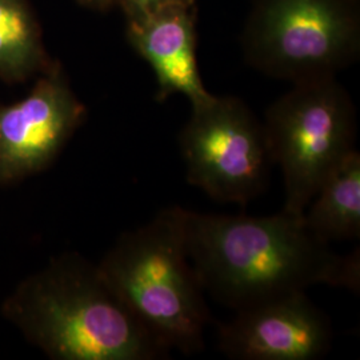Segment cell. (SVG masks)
<instances>
[{
    "mask_svg": "<svg viewBox=\"0 0 360 360\" xmlns=\"http://www.w3.org/2000/svg\"><path fill=\"white\" fill-rule=\"evenodd\" d=\"M186 233L203 291L235 311L318 284L359 292V250L335 252L304 226L303 215L284 210L270 217L187 210Z\"/></svg>",
    "mask_w": 360,
    "mask_h": 360,
    "instance_id": "6da1fadb",
    "label": "cell"
},
{
    "mask_svg": "<svg viewBox=\"0 0 360 360\" xmlns=\"http://www.w3.org/2000/svg\"><path fill=\"white\" fill-rule=\"evenodd\" d=\"M11 315L53 359L160 360L163 347L99 270L77 257L53 263L11 303Z\"/></svg>",
    "mask_w": 360,
    "mask_h": 360,
    "instance_id": "7a4b0ae2",
    "label": "cell"
},
{
    "mask_svg": "<svg viewBox=\"0 0 360 360\" xmlns=\"http://www.w3.org/2000/svg\"><path fill=\"white\" fill-rule=\"evenodd\" d=\"M186 217L179 206L162 210L123 235L99 270L163 347L193 355L205 348L211 315L188 257Z\"/></svg>",
    "mask_w": 360,
    "mask_h": 360,
    "instance_id": "3957f363",
    "label": "cell"
},
{
    "mask_svg": "<svg viewBox=\"0 0 360 360\" xmlns=\"http://www.w3.org/2000/svg\"><path fill=\"white\" fill-rule=\"evenodd\" d=\"M263 129L271 160L283 172V210L303 215L324 180L355 151L352 101L335 77L295 83L271 104Z\"/></svg>",
    "mask_w": 360,
    "mask_h": 360,
    "instance_id": "277c9868",
    "label": "cell"
},
{
    "mask_svg": "<svg viewBox=\"0 0 360 360\" xmlns=\"http://www.w3.org/2000/svg\"><path fill=\"white\" fill-rule=\"evenodd\" d=\"M242 41L248 65L267 77H335L359 55L358 0H254Z\"/></svg>",
    "mask_w": 360,
    "mask_h": 360,
    "instance_id": "5b68a950",
    "label": "cell"
},
{
    "mask_svg": "<svg viewBox=\"0 0 360 360\" xmlns=\"http://www.w3.org/2000/svg\"><path fill=\"white\" fill-rule=\"evenodd\" d=\"M179 144L188 183L210 198L245 206L263 193L274 163L263 123L240 99L193 105Z\"/></svg>",
    "mask_w": 360,
    "mask_h": 360,
    "instance_id": "8992f818",
    "label": "cell"
},
{
    "mask_svg": "<svg viewBox=\"0 0 360 360\" xmlns=\"http://www.w3.org/2000/svg\"><path fill=\"white\" fill-rule=\"evenodd\" d=\"M333 326L306 292L238 309L219 326L218 346L235 360H315L333 345Z\"/></svg>",
    "mask_w": 360,
    "mask_h": 360,
    "instance_id": "52a82bcc",
    "label": "cell"
},
{
    "mask_svg": "<svg viewBox=\"0 0 360 360\" xmlns=\"http://www.w3.org/2000/svg\"><path fill=\"white\" fill-rule=\"evenodd\" d=\"M84 112L58 75L40 80L18 103L0 108V186L50 165Z\"/></svg>",
    "mask_w": 360,
    "mask_h": 360,
    "instance_id": "ba28073f",
    "label": "cell"
},
{
    "mask_svg": "<svg viewBox=\"0 0 360 360\" xmlns=\"http://www.w3.org/2000/svg\"><path fill=\"white\" fill-rule=\"evenodd\" d=\"M134 49L154 70L158 101L181 94L193 105L212 98L202 82L190 6L176 4L142 19L129 20Z\"/></svg>",
    "mask_w": 360,
    "mask_h": 360,
    "instance_id": "9c48e42d",
    "label": "cell"
},
{
    "mask_svg": "<svg viewBox=\"0 0 360 360\" xmlns=\"http://www.w3.org/2000/svg\"><path fill=\"white\" fill-rule=\"evenodd\" d=\"M304 226L323 242L360 236V154L355 150L324 180L303 212Z\"/></svg>",
    "mask_w": 360,
    "mask_h": 360,
    "instance_id": "30bf717a",
    "label": "cell"
},
{
    "mask_svg": "<svg viewBox=\"0 0 360 360\" xmlns=\"http://www.w3.org/2000/svg\"><path fill=\"white\" fill-rule=\"evenodd\" d=\"M41 59L38 31L20 0H0V75L20 80Z\"/></svg>",
    "mask_w": 360,
    "mask_h": 360,
    "instance_id": "8fae6325",
    "label": "cell"
},
{
    "mask_svg": "<svg viewBox=\"0 0 360 360\" xmlns=\"http://www.w3.org/2000/svg\"><path fill=\"white\" fill-rule=\"evenodd\" d=\"M122 3L129 13V20H136L167 8L169 6H191L193 0H122Z\"/></svg>",
    "mask_w": 360,
    "mask_h": 360,
    "instance_id": "7c38bea8",
    "label": "cell"
},
{
    "mask_svg": "<svg viewBox=\"0 0 360 360\" xmlns=\"http://www.w3.org/2000/svg\"><path fill=\"white\" fill-rule=\"evenodd\" d=\"M83 1L84 4L91 6V7H96V8H104L107 7L108 4H111L114 0H80Z\"/></svg>",
    "mask_w": 360,
    "mask_h": 360,
    "instance_id": "4fadbf2b",
    "label": "cell"
}]
</instances>
